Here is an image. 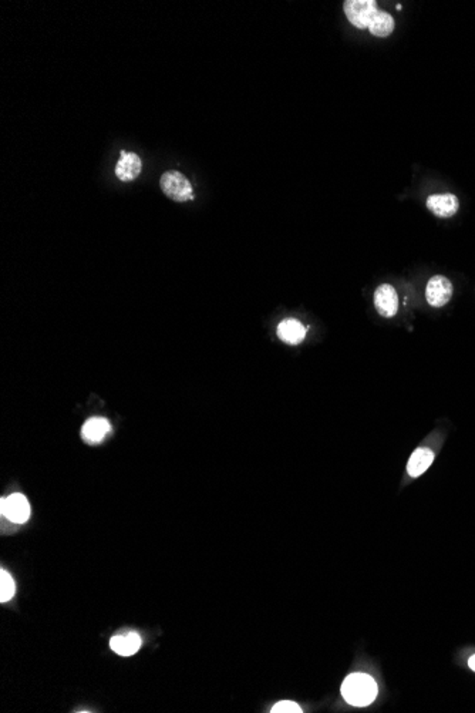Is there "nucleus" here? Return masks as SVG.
<instances>
[{
  "label": "nucleus",
  "instance_id": "1",
  "mask_svg": "<svg viewBox=\"0 0 475 713\" xmlns=\"http://www.w3.org/2000/svg\"><path fill=\"white\" fill-rule=\"evenodd\" d=\"M376 681L366 674H352L342 685V695L345 701L353 707L365 708L375 702L377 697Z\"/></svg>",
  "mask_w": 475,
  "mask_h": 713
},
{
  "label": "nucleus",
  "instance_id": "2",
  "mask_svg": "<svg viewBox=\"0 0 475 713\" xmlns=\"http://www.w3.org/2000/svg\"><path fill=\"white\" fill-rule=\"evenodd\" d=\"M160 187L162 192L172 201L184 202L192 199L191 182L179 171H167L161 175Z\"/></svg>",
  "mask_w": 475,
  "mask_h": 713
},
{
  "label": "nucleus",
  "instance_id": "3",
  "mask_svg": "<svg viewBox=\"0 0 475 713\" xmlns=\"http://www.w3.org/2000/svg\"><path fill=\"white\" fill-rule=\"evenodd\" d=\"M343 9L349 21L357 28H369L373 16L379 10L375 0H346Z\"/></svg>",
  "mask_w": 475,
  "mask_h": 713
},
{
  "label": "nucleus",
  "instance_id": "4",
  "mask_svg": "<svg viewBox=\"0 0 475 713\" xmlns=\"http://www.w3.org/2000/svg\"><path fill=\"white\" fill-rule=\"evenodd\" d=\"M0 513L9 521L14 524H23L30 517V504L23 494L14 493L7 499H1Z\"/></svg>",
  "mask_w": 475,
  "mask_h": 713
},
{
  "label": "nucleus",
  "instance_id": "5",
  "mask_svg": "<svg viewBox=\"0 0 475 713\" xmlns=\"http://www.w3.org/2000/svg\"><path fill=\"white\" fill-rule=\"evenodd\" d=\"M451 296H453V283L449 281V278L437 275L429 281L426 289V298L433 308H443L450 302Z\"/></svg>",
  "mask_w": 475,
  "mask_h": 713
},
{
  "label": "nucleus",
  "instance_id": "6",
  "mask_svg": "<svg viewBox=\"0 0 475 713\" xmlns=\"http://www.w3.org/2000/svg\"><path fill=\"white\" fill-rule=\"evenodd\" d=\"M375 306L383 318H393L399 311V296L396 289L389 285H380L375 292Z\"/></svg>",
  "mask_w": 475,
  "mask_h": 713
},
{
  "label": "nucleus",
  "instance_id": "7",
  "mask_svg": "<svg viewBox=\"0 0 475 713\" xmlns=\"http://www.w3.org/2000/svg\"><path fill=\"white\" fill-rule=\"evenodd\" d=\"M110 432H111V425L107 419L91 417L83 425L81 437L87 444L95 446L100 444Z\"/></svg>",
  "mask_w": 475,
  "mask_h": 713
},
{
  "label": "nucleus",
  "instance_id": "8",
  "mask_svg": "<svg viewBox=\"0 0 475 713\" xmlns=\"http://www.w3.org/2000/svg\"><path fill=\"white\" fill-rule=\"evenodd\" d=\"M427 208L440 218H450L457 214L460 202L453 194H436L429 197Z\"/></svg>",
  "mask_w": 475,
  "mask_h": 713
},
{
  "label": "nucleus",
  "instance_id": "9",
  "mask_svg": "<svg viewBox=\"0 0 475 713\" xmlns=\"http://www.w3.org/2000/svg\"><path fill=\"white\" fill-rule=\"evenodd\" d=\"M142 168V162L140 157L134 152H121V157L115 165V175L118 179L128 182L135 179Z\"/></svg>",
  "mask_w": 475,
  "mask_h": 713
},
{
  "label": "nucleus",
  "instance_id": "10",
  "mask_svg": "<svg viewBox=\"0 0 475 713\" xmlns=\"http://www.w3.org/2000/svg\"><path fill=\"white\" fill-rule=\"evenodd\" d=\"M140 647H141V638L138 634L132 631L115 635L110 640V648L121 657L134 655L140 650Z\"/></svg>",
  "mask_w": 475,
  "mask_h": 713
},
{
  "label": "nucleus",
  "instance_id": "11",
  "mask_svg": "<svg viewBox=\"0 0 475 713\" xmlns=\"http://www.w3.org/2000/svg\"><path fill=\"white\" fill-rule=\"evenodd\" d=\"M278 336L288 345H299L306 336L305 326L296 319H285L278 326Z\"/></svg>",
  "mask_w": 475,
  "mask_h": 713
},
{
  "label": "nucleus",
  "instance_id": "12",
  "mask_svg": "<svg viewBox=\"0 0 475 713\" xmlns=\"http://www.w3.org/2000/svg\"><path fill=\"white\" fill-rule=\"evenodd\" d=\"M433 462H434V453L430 449L426 447L417 449L409 460L407 473L410 474V477H420L422 474H424V472H427V469L433 464Z\"/></svg>",
  "mask_w": 475,
  "mask_h": 713
},
{
  "label": "nucleus",
  "instance_id": "13",
  "mask_svg": "<svg viewBox=\"0 0 475 713\" xmlns=\"http://www.w3.org/2000/svg\"><path fill=\"white\" fill-rule=\"evenodd\" d=\"M396 27V23H395V19L393 16H390L389 13L386 11H382V10H377L376 14L373 16L372 21H370V26H369V30L373 36H377V37H387L393 33Z\"/></svg>",
  "mask_w": 475,
  "mask_h": 713
},
{
  "label": "nucleus",
  "instance_id": "14",
  "mask_svg": "<svg viewBox=\"0 0 475 713\" xmlns=\"http://www.w3.org/2000/svg\"><path fill=\"white\" fill-rule=\"evenodd\" d=\"M0 586H1L0 587V601L1 603L10 601L14 595L16 587H14V581L9 573H6V571L0 573Z\"/></svg>",
  "mask_w": 475,
  "mask_h": 713
},
{
  "label": "nucleus",
  "instance_id": "15",
  "mask_svg": "<svg viewBox=\"0 0 475 713\" xmlns=\"http://www.w3.org/2000/svg\"><path fill=\"white\" fill-rule=\"evenodd\" d=\"M272 713H302V708L292 701H281L272 709Z\"/></svg>",
  "mask_w": 475,
  "mask_h": 713
},
{
  "label": "nucleus",
  "instance_id": "16",
  "mask_svg": "<svg viewBox=\"0 0 475 713\" xmlns=\"http://www.w3.org/2000/svg\"><path fill=\"white\" fill-rule=\"evenodd\" d=\"M469 665H470V668H471V670H473V671H474L475 672V655L474 657H471V658H470V661H469Z\"/></svg>",
  "mask_w": 475,
  "mask_h": 713
}]
</instances>
